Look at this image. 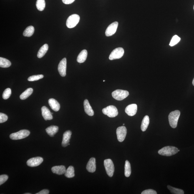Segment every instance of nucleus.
Segmentation results:
<instances>
[{"mask_svg":"<svg viewBox=\"0 0 194 194\" xmlns=\"http://www.w3.org/2000/svg\"><path fill=\"white\" fill-rule=\"evenodd\" d=\"M150 123L149 117L148 115H146L144 117L142 120L141 125V129L143 132H145L148 128Z\"/></svg>","mask_w":194,"mask_h":194,"instance_id":"23","label":"nucleus"},{"mask_svg":"<svg viewBox=\"0 0 194 194\" xmlns=\"http://www.w3.org/2000/svg\"><path fill=\"white\" fill-rule=\"evenodd\" d=\"M48 103L51 109L55 111H59L60 108V105L59 103L54 98H50L48 100Z\"/></svg>","mask_w":194,"mask_h":194,"instance_id":"18","label":"nucleus"},{"mask_svg":"<svg viewBox=\"0 0 194 194\" xmlns=\"http://www.w3.org/2000/svg\"><path fill=\"white\" fill-rule=\"evenodd\" d=\"M36 6L38 11H43L46 7L45 0H37L36 3Z\"/></svg>","mask_w":194,"mask_h":194,"instance_id":"29","label":"nucleus"},{"mask_svg":"<svg viewBox=\"0 0 194 194\" xmlns=\"http://www.w3.org/2000/svg\"><path fill=\"white\" fill-rule=\"evenodd\" d=\"M59 128L57 126L52 125L48 127L46 129V133L51 137H53L58 131Z\"/></svg>","mask_w":194,"mask_h":194,"instance_id":"21","label":"nucleus"},{"mask_svg":"<svg viewBox=\"0 0 194 194\" xmlns=\"http://www.w3.org/2000/svg\"><path fill=\"white\" fill-rule=\"evenodd\" d=\"M180 112L179 110H176L171 112L169 115V123L172 128L177 127L178 120L180 116Z\"/></svg>","mask_w":194,"mask_h":194,"instance_id":"2","label":"nucleus"},{"mask_svg":"<svg viewBox=\"0 0 194 194\" xmlns=\"http://www.w3.org/2000/svg\"><path fill=\"white\" fill-rule=\"evenodd\" d=\"M8 117L6 114L4 113H0V123H3L7 121Z\"/></svg>","mask_w":194,"mask_h":194,"instance_id":"34","label":"nucleus"},{"mask_svg":"<svg viewBox=\"0 0 194 194\" xmlns=\"http://www.w3.org/2000/svg\"><path fill=\"white\" fill-rule=\"evenodd\" d=\"M125 125V124H123V125Z\"/></svg>","mask_w":194,"mask_h":194,"instance_id":"42","label":"nucleus"},{"mask_svg":"<svg viewBox=\"0 0 194 194\" xmlns=\"http://www.w3.org/2000/svg\"><path fill=\"white\" fill-rule=\"evenodd\" d=\"M48 48V45L47 44H45L40 48L38 51L37 54L38 58H41L44 56L47 52Z\"/></svg>","mask_w":194,"mask_h":194,"instance_id":"22","label":"nucleus"},{"mask_svg":"<svg viewBox=\"0 0 194 194\" xmlns=\"http://www.w3.org/2000/svg\"><path fill=\"white\" fill-rule=\"evenodd\" d=\"M131 173V166L129 161L126 160L125 162V174L126 177H129Z\"/></svg>","mask_w":194,"mask_h":194,"instance_id":"28","label":"nucleus"},{"mask_svg":"<svg viewBox=\"0 0 194 194\" xmlns=\"http://www.w3.org/2000/svg\"><path fill=\"white\" fill-rule=\"evenodd\" d=\"M33 89L32 88H28L24 92L22 93L20 96V98L21 100H23L26 99L28 97L30 96L33 93Z\"/></svg>","mask_w":194,"mask_h":194,"instance_id":"25","label":"nucleus"},{"mask_svg":"<svg viewBox=\"0 0 194 194\" xmlns=\"http://www.w3.org/2000/svg\"><path fill=\"white\" fill-rule=\"evenodd\" d=\"M30 132L28 130H21L16 133L11 134L9 137L12 140H21L27 138L30 135Z\"/></svg>","mask_w":194,"mask_h":194,"instance_id":"3","label":"nucleus"},{"mask_svg":"<svg viewBox=\"0 0 194 194\" xmlns=\"http://www.w3.org/2000/svg\"><path fill=\"white\" fill-rule=\"evenodd\" d=\"M75 0H62L63 2L65 4H69L73 3Z\"/></svg>","mask_w":194,"mask_h":194,"instance_id":"37","label":"nucleus"},{"mask_svg":"<svg viewBox=\"0 0 194 194\" xmlns=\"http://www.w3.org/2000/svg\"><path fill=\"white\" fill-rule=\"evenodd\" d=\"M84 110L85 113L90 116H93L94 115V111L90 105L89 101L87 99L84 100Z\"/></svg>","mask_w":194,"mask_h":194,"instance_id":"17","label":"nucleus"},{"mask_svg":"<svg viewBox=\"0 0 194 194\" xmlns=\"http://www.w3.org/2000/svg\"><path fill=\"white\" fill-rule=\"evenodd\" d=\"M70 145V144H69V143L68 144V145Z\"/></svg>","mask_w":194,"mask_h":194,"instance_id":"45","label":"nucleus"},{"mask_svg":"<svg viewBox=\"0 0 194 194\" xmlns=\"http://www.w3.org/2000/svg\"><path fill=\"white\" fill-rule=\"evenodd\" d=\"M104 165L108 176L110 177H112L114 172V166L112 160L110 159L105 160L104 161Z\"/></svg>","mask_w":194,"mask_h":194,"instance_id":"7","label":"nucleus"},{"mask_svg":"<svg viewBox=\"0 0 194 194\" xmlns=\"http://www.w3.org/2000/svg\"><path fill=\"white\" fill-rule=\"evenodd\" d=\"M75 170L74 167L70 166L66 170L65 176L68 178H72L75 177Z\"/></svg>","mask_w":194,"mask_h":194,"instance_id":"26","label":"nucleus"},{"mask_svg":"<svg viewBox=\"0 0 194 194\" xmlns=\"http://www.w3.org/2000/svg\"><path fill=\"white\" fill-rule=\"evenodd\" d=\"M35 29L33 26H30L28 27L25 30L23 33V35L25 37H31L34 33Z\"/></svg>","mask_w":194,"mask_h":194,"instance_id":"24","label":"nucleus"},{"mask_svg":"<svg viewBox=\"0 0 194 194\" xmlns=\"http://www.w3.org/2000/svg\"><path fill=\"white\" fill-rule=\"evenodd\" d=\"M103 81H104V82H105V80H104Z\"/></svg>","mask_w":194,"mask_h":194,"instance_id":"44","label":"nucleus"},{"mask_svg":"<svg viewBox=\"0 0 194 194\" xmlns=\"http://www.w3.org/2000/svg\"><path fill=\"white\" fill-rule=\"evenodd\" d=\"M192 84H193V86H194V78H193V81H192Z\"/></svg>","mask_w":194,"mask_h":194,"instance_id":"39","label":"nucleus"},{"mask_svg":"<svg viewBox=\"0 0 194 194\" xmlns=\"http://www.w3.org/2000/svg\"><path fill=\"white\" fill-rule=\"evenodd\" d=\"M67 59L64 58L60 62L58 66V71L62 77H64L66 75Z\"/></svg>","mask_w":194,"mask_h":194,"instance_id":"12","label":"nucleus"},{"mask_svg":"<svg viewBox=\"0 0 194 194\" xmlns=\"http://www.w3.org/2000/svg\"><path fill=\"white\" fill-rule=\"evenodd\" d=\"M116 133L118 141L122 142L125 140L126 136L127 128L124 126L119 127L117 128Z\"/></svg>","mask_w":194,"mask_h":194,"instance_id":"9","label":"nucleus"},{"mask_svg":"<svg viewBox=\"0 0 194 194\" xmlns=\"http://www.w3.org/2000/svg\"><path fill=\"white\" fill-rule=\"evenodd\" d=\"M129 95V93L126 90H117L112 93V96L115 100L121 101L125 99Z\"/></svg>","mask_w":194,"mask_h":194,"instance_id":"5","label":"nucleus"},{"mask_svg":"<svg viewBox=\"0 0 194 194\" xmlns=\"http://www.w3.org/2000/svg\"><path fill=\"white\" fill-rule=\"evenodd\" d=\"M86 169L90 173H94L96 170V160L94 158L90 159L87 164Z\"/></svg>","mask_w":194,"mask_h":194,"instance_id":"14","label":"nucleus"},{"mask_svg":"<svg viewBox=\"0 0 194 194\" xmlns=\"http://www.w3.org/2000/svg\"><path fill=\"white\" fill-rule=\"evenodd\" d=\"M43 77V76L42 75H33V76L29 77L28 78V80L29 81H36L42 79Z\"/></svg>","mask_w":194,"mask_h":194,"instance_id":"33","label":"nucleus"},{"mask_svg":"<svg viewBox=\"0 0 194 194\" xmlns=\"http://www.w3.org/2000/svg\"><path fill=\"white\" fill-rule=\"evenodd\" d=\"M124 53V50L123 48H115L110 54L109 59L110 60H113L120 59L123 56Z\"/></svg>","mask_w":194,"mask_h":194,"instance_id":"8","label":"nucleus"},{"mask_svg":"<svg viewBox=\"0 0 194 194\" xmlns=\"http://www.w3.org/2000/svg\"><path fill=\"white\" fill-rule=\"evenodd\" d=\"M193 9H194V6H193Z\"/></svg>","mask_w":194,"mask_h":194,"instance_id":"43","label":"nucleus"},{"mask_svg":"<svg viewBox=\"0 0 194 194\" xmlns=\"http://www.w3.org/2000/svg\"><path fill=\"white\" fill-rule=\"evenodd\" d=\"M42 115L46 120H51L53 119L52 114L48 109L45 106H43L41 109Z\"/></svg>","mask_w":194,"mask_h":194,"instance_id":"15","label":"nucleus"},{"mask_svg":"<svg viewBox=\"0 0 194 194\" xmlns=\"http://www.w3.org/2000/svg\"><path fill=\"white\" fill-rule=\"evenodd\" d=\"M88 56V51L86 50H83L80 53L77 58L78 63H83L86 61Z\"/></svg>","mask_w":194,"mask_h":194,"instance_id":"20","label":"nucleus"},{"mask_svg":"<svg viewBox=\"0 0 194 194\" xmlns=\"http://www.w3.org/2000/svg\"><path fill=\"white\" fill-rule=\"evenodd\" d=\"M118 25V22H115L108 26L105 31V35L106 36L113 35L116 33Z\"/></svg>","mask_w":194,"mask_h":194,"instance_id":"10","label":"nucleus"},{"mask_svg":"<svg viewBox=\"0 0 194 194\" xmlns=\"http://www.w3.org/2000/svg\"><path fill=\"white\" fill-rule=\"evenodd\" d=\"M71 135L72 132L70 130H67L63 134L62 142V145L63 147H66L68 145Z\"/></svg>","mask_w":194,"mask_h":194,"instance_id":"16","label":"nucleus"},{"mask_svg":"<svg viewBox=\"0 0 194 194\" xmlns=\"http://www.w3.org/2000/svg\"><path fill=\"white\" fill-rule=\"evenodd\" d=\"M25 194H31L30 193H25Z\"/></svg>","mask_w":194,"mask_h":194,"instance_id":"40","label":"nucleus"},{"mask_svg":"<svg viewBox=\"0 0 194 194\" xmlns=\"http://www.w3.org/2000/svg\"><path fill=\"white\" fill-rule=\"evenodd\" d=\"M157 192L155 190L152 189L145 190L142 192L141 194H157Z\"/></svg>","mask_w":194,"mask_h":194,"instance_id":"36","label":"nucleus"},{"mask_svg":"<svg viewBox=\"0 0 194 194\" xmlns=\"http://www.w3.org/2000/svg\"><path fill=\"white\" fill-rule=\"evenodd\" d=\"M49 192V190H43L37 193L36 194H48Z\"/></svg>","mask_w":194,"mask_h":194,"instance_id":"38","label":"nucleus"},{"mask_svg":"<svg viewBox=\"0 0 194 194\" xmlns=\"http://www.w3.org/2000/svg\"><path fill=\"white\" fill-rule=\"evenodd\" d=\"M8 177L6 175H2L0 176V185H2L8 180Z\"/></svg>","mask_w":194,"mask_h":194,"instance_id":"35","label":"nucleus"},{"mask_svg":"<svg viewBox=\"0 0 194 194\" xmlns=\"http://www.w3.org/2000/svg\"><path fill=\"white\" fill-rule=\"evenodd\" d=\"M104 114L107 115L110 118H114L117 116L118 110L116 107L113 105H110L102 110Z\"/></svg>","mask_w":194,"mask_h":194,"instance_id":"4","label":"nucleus"},{"mask_svg":"<svg viewBox=\"0 0 194 194\" xmlns=\"http://www.w3.org/2000/svg\"><path fill=\"white\" fill-rule=\"evenodd\" d=\"M66 170V168L63 165L55 166L52 167L51 168V171L53 173L59 175H62L65 174Z\"/></svg>","mask_w":194,"mask_h":194,"instance_id":"19","label":"nucleus"},{"mask_svg":"<svg viewBox=\"0 0 194 194\" xmlns=\"http://www.w3.org/2000/svg\"><path fill=\"white\" fill-rule=\"evenodd\" d=\"M43 161V159L41 157H35L28 160L27 162V165L30 167H36L41 165Z\"/></svg>","mask_w":194,"mask_h":194,"instance_id":"11","label":"nucleus"},{"mask_svg":"<svg viewBox=\"0 0 194 194\" xmlns=\"http://www.w3.org/2000/svg\"><path fill=\"white\" fill-rule=\"evenodd\" d=\"M11 63L9 60L2 57L0 58V67H1L6 68L10 67Z\"/></svg>","mask_w":194,"mask_h":194,"instance_id":"27","label":"nucleus"},{"mask_svg":"<svg viewBox=\"0 0 194 194\" xmlns=\"http://www.w3.org/2000/svg\"><path fill=\"white\" fill-rule=\"evenodd\" d=\"M80 20V16L77 14L71 15L68 18L66 22V25L68 28L75 27Z\"/></svg>","mask_w":194,"mask_h":194,"instance_id":"6","label":"nucleus"},{"mask_svg":"<svg viewBox=\"0 0 194 194\" xmlns=\"http://www.w3.org/2000/svg\"><path fill=\"white\" fill-rule=\"evenodd\" d=\"M180 39H181L177 35H175L172 38L171 41L170 43V46H175L180 41Z\"/></svg>","mask_w":194,"mask_h":194,"instance_id":"31","label":"nucleus"},{"mask_svg":"<svg viewBox=\"0 0 194 194\" xmlns=\"http://www.w3.org/2000/svg\"><path fill=\"white\" fill-rule=\"evenodd\" d=\"M178 148L174 146H165L159 150V154L166 156H172L178 153Z\"/></svg>","mask_w":194,"mask_h":194,"instance_id":"1","label":"nucleus"},{"mask_svg":"<svg viewBox=\"0 0 194 194\" xmlns=\"http://www.w3.org/2000/svg\"><path fill=\"white\" fill-rule=\"evenodd\" d=\"M11 90L10 88H6L3 92L2 95V98L4 100L8 99L11 96Z\"/></svg>","mask_w":194,"mask_h":194,"instance_id":"32","label":"nucleus"},{"mask_svg":"<svg viewBox=\"0 0 194 194\" xmlns=\"http://www.w3.org/2000/svg\"><path fill=\"white\" fill-rule=\"evenodd\" d=\"M167 187L172 194H183L185 193L183 190H181V189L174 188V187L170 186V185H168Z\"/></svg>","mask_w":194,"mask_h":194,"instance_id":"30","label":"nucleus"},{"mask_svg":"<svg viewBox=\"0 0 194 194\" xmlns=\"http://www.w3.org/2000/svg\"><path fill=\"white\" fill-rule=\"evenodd\" d=\"M138 110V106L136 104L128 105L125 109V112L130 116H133L136 114Z\"/></svg>","mask_w":194,"mask_h":194,"instance_id":"13","label":"nucleus"},{"mask_svg":"<svg viewBox=\"0 0 194 194\" xmlns=\"http://www.w3.org/2000/svg\"><path fill=\"white\" fill-rule=\"evenodd\" d=\"M178 152L180 151V150H178Z\"/></svg>","mask_w":194,"mask_h":194,"instance_id":"41","label":"nucleus"}]
</instances>
